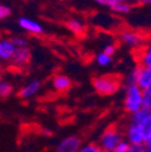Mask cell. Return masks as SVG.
<instances>
[{"instance_id":"obj_27","label":"cell","mask_w":151,"mask_h":152,"mask_svg":"<svg viewBox=\"0 0 151 152\" xmlns=\"http://www.w3.org/2000/svg\"><path fill=\"white\" fill-rule=\"evenodd\" d=\"M120 1H125V3H128V4H132L133 5L136 3V0H120Z\"/></svg>"},{"instance_id":"obj_30","label":"cell","mask_w":151,"mask_h":152,"mask_svg":"<svg viewBox=\"0 0 151 152\" xmlns=\"http://www.w3.org/2000/svg\"><path fill=\"white\" fill-rule=\"evenodd\" d=\"M3 80V72H1V70H0V81Z\"/></svg>"},{"instance_id":"obj_21","label":"cell","mask_w":151,"mask_h":152,"mask_svg":"<svg viewBox=\"0 0 151 152\" xmlns=\"http://www.w3.org/2000/svg\"><path fill=\"white\" fill-rule=\"evenodd\" d=\"M11 13H12V11L9 6H6L4 4H0V21L6 20L7 17L11 16Z\"/></svg>"},{"instance_id":"obj_16","label":"cell","mask_w":151,"mask_h":152,"mask_svg":"<svg viewBox=\"0 0 151 152\" xmlns=\"http://www.w3.org/2000/svg\"><path fill=\"white\" fill-rule=\"evenodd\" d=\"M13 92V85L12 82L7 80H1L0 81V99H6L9 98Z\"/></svg>"},{"instance_id":"obj_3","label":"cell","mask_w":151,"mask_h":152,"mask_svg":"<svg viewBox=\"0 0 151 152\" xmlns=\"http://www.w3.org/2000/svg\"><path fill=\"white\" fill-rule=\"evenodd\" d=\"M123 94V109L128 115H132L143 107V89L138 85L125 86Z\"/></svg>"},{"instance_id":"obj_10","label":"cell","mask_w":151,"mask_h":152,"mask_svg":"<svg viewBox=\"0 0 151 152\" xmlns=\"http://www.w3.org/2000/svg\"><path fill=\"white\" fill-rule=\"evenodd\" d=\"M136 58H137V65L139 66H151V39H147V41L137 51H134Z\"/></svg>"},{"instance_id":"obj_24","label":"cell","mask_w":151,"mask_h":152,"mask_svg":"<svg viewBox=\"0 0 151 152\" xmlns=\"http://www.w3.org/2000/svg\"><path fill=\"white\" fill-rule=\"evenodd\" d=\"M103 52L112 57V56L115 54V52H116V46L112 45V44H109V45H106V46L103 48Z\"/></svg>"},{"instance_id":"obj_19","label":"cell","mask_w":151,"mask_h":152,"mask_svg":"<svg viewBox=\"0 0 151 152\" xmlns=\"http://www.w3.org/2000/svg\"><path fill=\"white\" fill-rule=\"evenodd\" d=\"M143 107L151 110V87L143 89Z\"/></svg>"},{"instance_id":"obj_23","label":"cell","mask_w":151,"mask_h":152,"mask_svg":"<svg viewBox=\"0 0 151 152\" xmlns=\"http://www.w3.org/2000/svg\"><path fill=\"white\" fill-rule=\"evenodd\" d=\"M128 148H129V142H127L126 140H123V141H121V142L116 146V148L112 151V152H127Z\"/></svg>"},{"instance_id":"obj_13","label":"cell","mask_w":151,"mask_h":152,"mask_svg":"<svg viewBox=\"0 0 151 152\" xmlns=\"http://www.w3.org/2000/svg\"><path fill=\"white\" fill-rule=\"evenodd\" d=\"M137 85L141 89L151 87V66H139Z\"/></svg>"},{"instance_id":"obj_11","label":"cell","mask_w":151,"mask_h":152,"mask_svg":"<svg viewBox=\"0 0 151 152\" xmlns=\"http://www.w3.org/2000/svg\"><path fill=\"white\" fill-rule=\"evenodd\" d=\"M52 86L57 92L65 93L71 88L73 82L69 76H67L64 74H57L52 77Z\"/></svg>"},{"instance_id":"obj_20","label":"cell","mask_w":151,"mask_h":152,"mask_svg":"<svg viewBox=\"0 0 151 152\" xmlns=\"http://www.w3.org/2000/svg\"><path fill=\"white\" fill-rule=\"evenodd\" d=\"M11 39H12L13 45H15L16 47H28V46H29V40L27 39L26 36L17 35V36L11 37Z\"/></svg>"},{"instance_id":"obj_5","label":"cell","mask_w":151,"mask_h":152,"mask_svg":"<svg viewBox=\"0 0 151 152\" xmlns=\"http://www.w3.org/2000/svg\"><path fill=\"white\" fill-rule=\"evenodd\" d=\"M30 59H32V51L29 47H16L10 65L12 68L23 69L30 63Z\"/></svg>"},{"instance_id":"obj_17","label":"cell","mask_w":151,"mask_h":152,"mask_svg":"<svg viewBox=\"0 0 151 152\" xmlns=\"http://www.w3.org/2000/svg\"><path fill=\"white\" fill-rule=\"evenodd\" d=\"M96 62H97V64L99 65V66H108V65H110L111 64V62H112V57L111 56H109V54H106V53H104L103 51L102 52H99L97 56H96Z\"/></svg>"},{"instance_id":"obj_14","label":"cell","mask_w":151,"mask_h":152,"mask_svg":"<svg viewBox=\"0 0 151 152\" xmlns=\"http://www.w3.org/2000/svg\"><path fill=\"white\" fill-rule=\"evenodd\" d=\"M112 12H114L116 16H125V15H128L130 11H132V4H128V3H125V1H119L112 5V7L110 9Z\"/></svg>"},{"instance_id":"obj_31","label":"cell","mask_w":151,"mask_h":152,"mask_svg":"<svg viewBox=\"0 0 151 152\" xmlns=\"http://www.w3.org/2000/svg\"><path fill=\"white\" fill-rule=\"evenodd\" d=\"M58 1H71V0H58Z\"/></svg>"},{"instance_id":"obj_29","label":"cell","mask_w":151,"mask_h":152,"mask_svg":"<svg viewBox=\"0 0 151 152\" xmlns=\"http://www.w3.org/2000/svg\"><path fill=\"white\" fill-rule=\"evenodd\" d=\"M145 146H151V137L147 139V141L145 142Z\"/></svg>"},{"instance_id":"obj_28","label":"cell","mask_w":151,"mask_h":152,"mask_svg":"<svg viewBox=\"0 0 151 152\" xmlns=\"http://www.w3.org/2000/svg\"><path fill=\"white\" fill-rule=\"evenodd\" d=\"M143 152H151V146H144Z\"/></svg>"},{"instance_id":"obj_9","label":"cell","mask_w":151,"mask_h":152,"mask_svg":"<svg viewBox=\"0 0 151 152\" xmlns=\"http://www.w3.org/2000/svg\"><path fill=\"white\" fill-rule=\"evenodd\" d=\"M41 89V82L39 80H30L29 82H27L24 86H22L18 89V97L21 99L28 100L32 99L33 97H35L37 93Z\"/></svg>"},{"instance_id":"obj_32","label":"cell","mask_w":151,"mask_h":152,"mask_svg":"<svg viewBox=\"0 0 151 152\" xmlns=\"http://www.w3.org/2000/svg\"><path fill=\"white\" fill-rule=\"evenodd\" d=\"M102 152H108V151H102Z\"/></svg>"},{"instance_id":"obj_15","label":"cell","mask_w":151,"mask_h":152,"mask_svg":"<svg viewBox=\"0 0 151 152\" xmlns=\"http://www.w3.org/2000/svg\"><path fill=\"white\" fill-rule=\"evenodd\" d=\"M138 74H139V65H136L132 68L127 75L123 77L122 83L125 86H129V85H137V80H138Z\"/></svg>"},{"instance_id":"obj_4","label":"cell","mask_w":151,"mask_h":152,"mask_svg":"<svg viewBox=\"0 0 151 152\" xmlns=\"http://www.w3.org/2000/svg\"><path fill=\"white\" fill-rule=\"evenodd\" d=\"M119 40L122 45L132 48L133 51H137L147 41V36L138 30L122 28L119 31Z\"/></svg>"},{"instance_id":"obj_18","label":"cell","mask_w":151,"mask_h":152,"mask_svg":"<svg viewBox=\"0 0 151 152\" xmlns=\"http://www.w3.org/2000/svg\"><path fill=\"white\" fill-rule=\"evenodd\" d=\"M102 151L103 150L100 148L98 142H87V144H82L78 152H102Z\"/></svg>"},{"instance_id":"obj_12","label":"cell","mask_w":151,"mask_h":152,"mask_svg":"<svg viewBox=\"0 0 151 152\" xmlns=\"http://www.w3.org/2000/svg\"><path fill=\"white\" fill-rule=\"evenodd\" d=\"M65 27L69 31L78 36H82L86 33V24L80 18H70V20L67 21Z\"/></svg>"},{"instance_id":"obj_1","label":"cell","mask_w":151,"mask_h":152,"mask_svg":"<svg viewBox=\"0 0 151 152\" xmlns=\"http://www.w3.org/2000/svg\"><path fill=\"white\" fill-rule=\"evenodd\" d=\"M92 86L102 97H109L116 94L121 86H122V79L116 74H104L94 76L92 79Z\"/></svg>"},{"instance_id":"obj_22","label":"cell","mask_w":151,"mask_h":152,"mask_svg":"<svg viewBox=\"0 0 151 152\" xmlns=\"http://www.w3.org/2000/svg\"><path fill=\"white\" fill-rule=\"evenodd\" d=\"M92 1L98 4V5H100V6H105V7L111 9L112 5H115L119 0H92Z\"/></svg>"},{"instance_id":"obj_25","label":"cell","mask_w":151,"mask_h":152,"mask_svg":"<svg viewBox=\"0 0 151 152\" xmlns=\"http://www.w3.org/2000/svg\"><path fill=\"white\" fill-rule=\"evenodd\" d=\"M144 146L141 145H129V148L127 152H143Z\"/></svg>"},{"instance_id":"obj_26","label":"cell","mask_w":151,"mask_h":152,"mask_svg":"<svg viewBox=\"0 0 151 152\" xmlns=\"http://www.w3.org/2000/svg\"><path fill=\"white\" fill-rule=\"evenodd\" d=\"M137 4H140V5H146L149 3H151V0H136Z\"/></svg>"},{"instance_id":"obj_2","label":"cell","mask_w":151,"mask_h":152,"mask_svg":"<svg viewBox=\"0 0 151 152\" xmlns=\"http://www.w3.org/2000/svg\"><path fill=\"white\" fill-rule=\"evenodd\" d=\"M125 140V134L123 130L119 127V126H109L108 128H105L102 134L99 137V141L98 145L100 146V148L103 151H108V152H112L116 146Z\"/></svg>"},{"instance_id":"obj_6","label":"cell","mask_w":151,"mask_h":152,"mask_svg":"<svg viewBox=\"0 0 151 152\" xmlns=\"http://www.w3.org/2000/svg\"><path fill=\"white\" fill-rule=\"evenodd\" d=\"M82 145V140L78 135H69L63 138L56 145L54 152H78Z\"/></svg>"},{"instance_id":"obj_7","label":"cell","mask_w":151,"mask_h":152,"mask_svg":"<svg viewBox=\"0 0 151 152\" xmlns=\"http://www.w3.org/2000/svg\"><path fill=\"white\" fill-rule=\"evenodd\" d=\"M18 26L21 29H23L24 31L32 34V35H43L45 29L44 26L41 23H39L37 21L33 20L29 17H21L18 20Z\"/></svg>"},{"instance_id":"obj_8","label":"cell","mask_w":151,"mask_h":152,"mask_svg":"<svg viewBox=\"0 0 151 152\" xmlns=\"http://www.w3.org/2000/svg\"><path fill=\"white\" fill-rule=\"evenodd\" d=\"M16 51V46L10 37H3L0 39V63H9L11 62L13 53Z\"/></svg>"}]
</instances>
